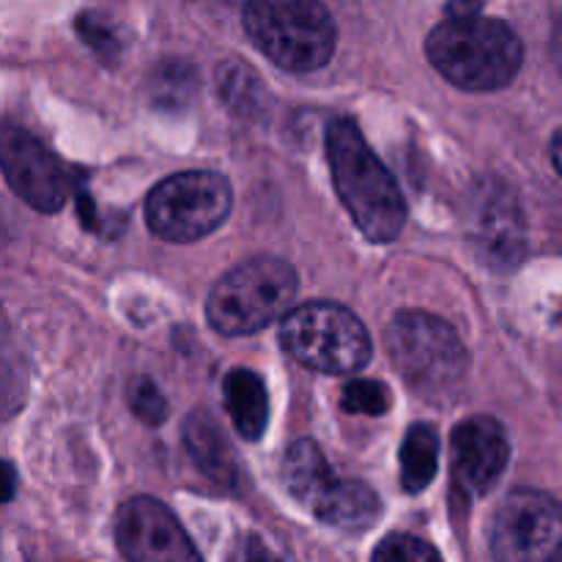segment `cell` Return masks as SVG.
I'll use <instances>...</instances> for the list:
<instances>
[{"mask_svg": "<svg viewBox=\"0 0 562 562\" xmlns=\"http://www.w3.org/2000/svg\"><path fill=\"white\" fill-rule=\"evenodd\" d=\"M327 159L340 203L368 241L387 245L406 225V201L398 181L371 151L355 121L327 126Z\"/></svg>", "mask_w": 562, "mask_h": 562, "instance_id": "6da1fadb", "label": "cell"}, {"mask_svg": "<svg viewBox=\"0 0 562 562\" xmlns=\"http://www.w3.org/2000/svg\"><path fill=\"white\" fill-rule=\"evenodd\" d=\"M434 69L464 91H499L525 64V44L514 27L481 14L448 16L426 38Z\"/></svg>", "mask_w": 562, "mask_h": 562, "instance_id": "7a4b0ae2", "label": "cell"}, {"mask_svg": "<svg viewBox=\"0 0 562 562\" xmlns=\"http://www.w3.org/2000/svg\"><path fill=\"white\" fill-rule=\"evenodd\" d=\"M300 289L296 269L274 256L239 263L214 283L206 300V318L225 338H245L280 322L291 311Z\"/></svg>", "mask_w": 562, "mask_h": 562, "instance_id": "3957f363", "label": "cell"}, {"mask_svg": "<svg viewBox=\"0 0 562 562\" xmlns=\"http://www.w3.org/2000/svg\"><path fill=\"white\" fill-rule=\"evenodd\" d=\"M245 31L274 66L318 71L338 47V27L322 0H247Z\"/></svg>", "mask_w": 562, "mask_h": 562, "instance_id": "277c9868", "label": "cell"}, {"mask_svg": "<svg viewBox=\"0 0 562 562\" xmlns=\"http://www.w3.org/2000/svg\"><path fill=\"white\" fill-rule=\"evenodd\" d=\"M280 344L300 366L327 376L362 371L373 357L366 324L338 302H307L280 318Z\"/></svg>", "mask_w": 562, "mask_h": 562, "instance_id": "5b68a950", "label": "cell"}, {"mask_svg": "<svg viewBox=\"0 0 562 562\" xmlns=\"http://www.w3.org/2000/svg\"><path fill=\"white\" fill-rule=\"evenodd\" d=\"M387 351L401 379L420 395L448 393L470 368L459 333L426 311L395 313L387 327Z\"/></svg>", "mask_w": 562, "mask_h": 562, "instance_id": "8992f818", "label": "cell"}, {"mask_svg": "<svg viewBox=\"0 0 562 562\" xmlns=\"http://www.w3.org/2000/svg\"><path fill=\"white\" fill-rule=\"evenodd\" d=\"M234 209V187L214 170H184L159 181L146 198V223L154 236L190 245L214 234Z\"/></svg>", "mask_w": 562, "mask_h": 562, "instance_id": "52a82bcc", "label": "cell"}, {"mask_svg": "<svg viewBox=\"0 0 562 562\" xmlns=\"http://www.w3.org/2000/svg\"><path fill=\"white\" fill-rule=\"evenodd\" d=\"M470 250L492 272H514L527 258V223L519 198L497 179H477L467 195Z\"/></svg>", "mask_w": 562, "mask_h": 562, "instance_id": "ba28073f", "label": "cell"}, {"mask_svg": "<svg viewBox=\"0 0 562 562\" xmlns=\"http://www.w3.org/2000/svg\"><path fill=\"white\" fill-rule=\"evenodd\" d=\"M560 505L543 492H514L505 497L488 527V549L503 562H549L560 558Z\"/></svg>", "mask_w": 562, "mask_h": 562, "instance_id": "9c48e42d", "label": "cell"}, {"mask_svg": "<svg viewBox=\"0 0 562 562\" xmlns=\"http://www.w3.org/2000/svg\"><path fill=\"white\" fill-rule=\"evenodd\" d=\"M0 173L14 195L36 212L53 214L69 201V170L22 126L0 124Z\"/></svg>", "mask_w": 562, "mask_h": 562, "instance_id": "30bf717a", "label": "cell"}, {"mask_svg": "<svg viewBox=\"0 0 562 562\" xmlns=\"http://www.w3.org/2000/svg\"><path fill=\"white\" fill-rule=\"evenodd\" d=\"M115 543L132 562L201 560L179 519L154 497H135L124 503L115 519Z\"/></svg>", "mask_w": 562, "mask_h": 562, "instance_id": "8fae6325", "label": "cell"}, {"mask_svg": "<svg viewBox=\"0 0 562 562\" xmlns=\"http://www.w3.org/2000/svg\"><path fill=\"white\" fill-rule=\"evenodd\" d=\"M450 448H453L456 486L467 497H486L510 461L508 431L503 423L486 415L461 420L450 439Z\"/></svg>", "mask_w": 562, "mask_h": 562, "instance_id": "7c38bea8", "label": "cell"}, {"mask_svg": "<svg viewBox=\"0 0 562 562\" xmlns=\"http://www.w3.org/2000/svg\"><path fill=\"white\" fill-rule=\"evenodd\" d=\"M184 445L190 459L206 477H214L223 486L234 488L239 481V461H236L234 445L225 437L217 417L206 409H198L184 423Z\"/></svg>", "mask_w": 562, "mask_h": 562, "instance_id": "4fadbf2b", "label": "cell"}, {"mask_svg": "<svg viewBox=\"0 0 562 562\" xmlns=\"http://www.w3.org/2000/svg\"><path fill=\"white\" fill-rule=\"evenodd\" d=\"M311 514L324 525L338 527V530L366 532L382 519V503H379L376 492L366 483L335 477L333 486L318 497Z\"/></svg>", "mask_w": 562, "mask_h": 562, "instance_id": "5bb4252c", "label": "cell"}, {"mask_svg": "<svg viewBox=\"0 0 562 562\" xmlns=\"http://www.w3.org/2000/svg\"><path fill=\"white\" fill-rule=\"evenodd\" d=\"M223 401L228 409L234 428L247 439L256 442L263 437L269 426V395L261 376L247 368H236L223 382Z\"/></svg>", "mask_w": 562, "mask_h": 562, "instance_id": "9a60e30c", "label": "cell"}, {"mask_svg": "<svg viewBox=\"0 0 562 562\" xmlns=\"http://www.w3.org/2000/svg\"><path fill=\"white\" fill-rule=\"evenodd\" d=\"M333 467L313 439H300L291 445L283 459V486L296 503L311 510L318 497L333 486Z\"/></svg>", "mask_w": 562, "mask_h": 562, "instance_id": "2e32d148", "label": "cell"}, {"mask_svg": "<svg viewBox=\"0 0 562 562\" xmlns=\"http://www.w3.org/2000/svg\"><path fill=\"white\" fill-rule=\"evenodd\" d=\"M439 467V434L428 423H415L401 445V486L406 494H420L431 486Z\"/></svg>", "mask_w": 562, "mask_h": 562, "instance_id": "e0dca14e", "label": "cell"}, {"mask_svg": "<svg viewBox=\"0 0 562 562\" xmlns=\"http://www.w3.org/2000/svg\"><path fill=\"white\" fill-rule=\"evenodd\" d=\"M217 91L223 102L239 115H256L263 108V82L245 60H225L217 69Z\"/></svg>", "mask_w": 562, "mask_h": 562, "instance_id": "ac0fdd59", "label": "cell"}, {"mask_svg": "<svg viewBox=\"0 0 562 562\" xmlns=\"http://www.w3.org/2000/svg\"><path fill=\"white\" fill-rule=\"evenodd\" d=\"M340 406L349 415H368V417H382L390 409V393L384 390L382 382L373 379H357L344 387L340 395Z\"/></svg>", "mask_w": 562, "mask_h": 562, "instance_id": "d6986e66", "label": "cell"}, {"mask_svg": "<svg viewBox=\"0 0 562 562\" xmlns=\"http://www.w3.org/2000/svg\"><path fill=\"white\" fill-rule=\"evenodd\" d=\"M373 560H379V562H431V560H439V552L431 547V543L420 541V538L395 532V536H387L376 549H373Z\"/></svg>", "mask_w": 562, "mask_h": 562, "instance_id": "ffe728a7", "label": "cell"}, {"mask_svg": "<svg viewBox=\"0 0 562 562\" xmlns=\"http://www.w3.org/2000/svg\"><path fill=\"white\" fill-rule=\"evenodd\" d=\"M195 86V71L184 64H165L162 75L154 77V99L162 104H184L181 99L190 97Z\"/></svg>", "mask_w": 562, "mask_h": 562, "instance_id": "44dd1931", "label": "cell"}, {"mask_svg": "<svg viewBox=\"0 0 562 562\" xmlns=\"http://www.w3.org/2000/svg\"><path fill=\"white\" fill-rule=\"evenodd\" d=\"M130 406L143 423L159 426L168 417V401L157 390V384L146 376H137L130 387Z\"/></svg>", "mask_w": 562, "mask_h": 562, "instance_id": "7402d4cb", "label": "cell"}, {"mask_svg": "<svg viewBox=\"0 0 562 562\" xmlns=\"http://www.w3.org/2000/svg\"><path fill=\"white\" fill-rule=\"evenodd\" d=\"M77 33H80V36L86 38L99 55H113L115 49H119V42H115L113 31H110L99 16H91V14L77 16Z\"/></svg>", "mask_w": 562, "mask_h": 562, "instance_id": "603a6c76", "label": "cell"}, {"mask_svg": "<svg viewBox=\"0 0 562 562\" xmlns=\"http://www.w3.org/2000/svg\"><path fill=\"white\" fill-rule=\"evenodd\" d=\"M14 492H16L14 470L0 459V503H9V499L14 497Z\"/></svg>", "mask_w": 562, "mask_h": 562, "instance_id": "cb8c5ba5", "label": "cell"}, {"mask_svg": "<svg viewBox=\"0 0 562 562\" xmlns=\"http://www.w3.org/2000/svg\"><path fill=\"white\" fill-rule=\"evenodd\" d=\"M448 11H450V16L477 14V11H481V0H450Z\"/></svg>", "mask_w": 562, "mask_h": 562, "instance_id": "d4e9b609", "label": "cell"}, {"mask_svg": "<svg viewBox=\"0 0 562 562\" xmlns=\"http://www.w3.org/2000/svg\"><path fill=\"white\" fill-rule=\"evenodd\" d=\"M552 162H554V170H560V135H554L552 140Z\"/></svg>", "mask_w": 562, "mask_h": 562, "instance_id": "484cf974", "label": "cell"}]
</instances>
